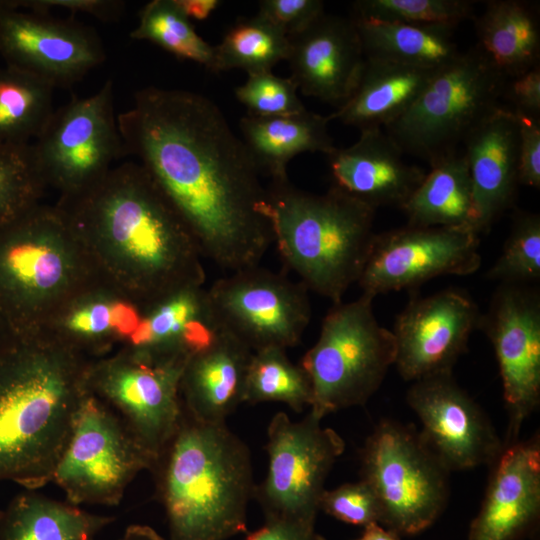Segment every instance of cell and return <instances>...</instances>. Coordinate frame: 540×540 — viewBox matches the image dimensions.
<instances>
[{"instance_id":"83f0119b","label":"cell","mask_w":540,"mask_h":540,"mask_svg":"<svg viewBox=\"0 0 540 540\" xmlns=\"http://www.w3.org/2000/svg\"><path fill=\"white\" fill-rule=\"evenodd\" d=\"M328 116L305 110L298 114L240 120L242 141L260 174L274 181L288 179L291 159L305 152L329 155L336 147L329 134Z\"/></svg>"},{"instance_id":"4fadbf2b","label":"cell","mask_w":540,"mask_h":540,"mask_svg":"<svg viewBox=\"0 0 540 540\" xmlns=\"http://www.w3.org/2000/svg\"><path fill=\"white\" fill-rule=\"evenodd\" d=\"M33 149L46 186L57 190L59 197L80 193L103 178L125 154L112 81L95 94L74 97L54 110Z\"/></svg>"},{"instance_id":"484cf974","label":"cell","mask_w":540,"mask_h":540,"mask_svg":"<svg viewBox=\"0 0 540 540\" xmlns=\"http://www.w3.org/2000/svg\"><path fill=\"white\" fill-rule=\"evenodd\" d=\"M252 350L220 329L212 342L191 356L180 380L182 406L194 418L225 423L244 402Z\"/></svg>"},{"instance_id":"f907efd6","label":"cell","mask_w":540,"mask_h":540,"mask_svg":"<svg viewBox=\"0 0 540 540\" xmlns=\"http://www.w3.org/2000/svg\"><path fill=\"white\" fill-rule=\"evenodd\" d=\"M4 334H5L4 328H3L2 323H1V321H0V338H1Z\"/></svg>"},{"instance_id":"7bdbcfd3","label":"cell","mask_w":540,"mask_h":540,"mask_svg":"<svg viewBox=\"0 0 540 540\" xmlns=\"http://www.w3.org/2000/svg\"><path fill=\"white\" fill-rule=\"evenodd\" d=\"M519 128V184L540 187V118L516 114Z\"/></svg>"},{"instance_id":"b9f144b4","label":"cell","mask_w":540,"mask_h":540,"mask_svg":"<svg viewBox=\"0 0 540 540\" xmlns=\"http://www.w3.org/2000/svg\"><path fill=\"white\" fill-rule=\"evenodd\" d=\"M258 6L257 14L289 38L303 32L325 13L321 0H262Z\"/></svg>"},{"instance_id":"9a60e30c","label":"cell","mask_w":540,"mask_h":540,"mask_svg":"<svg viewBox=\"0 0 540 540\" xmlns=\"http://www.w3.org/2000/svg\"><path fill=\"white\" fill-rule=\"evenodd\" d=\"M479 244V234L468 228L407 224L375 235L357 283L375 298L438 276L470 275L481 266Z\"/></svg>"},{"instance_id":"ba28073f","label":"cell","mask_w":540,"mask_h":540,"mask_svg":"<svg viewBox=\"0 0 540 540\" xmlns=\"http://www.w3.org/2000/svg\"><path fill=\"white\" fill-rule=\"evenodd\" d=\"M506 80L474 47L436 70L409 109L384 131L403 153L431 166L456 153L471 131L500 107Z\"/></svg>"},{"instance_id":"603a6c76","label":"cell","mask_w":540,"mask_h":540,"mask_svg":"<svg viewBox=\"0 0 540 540\" xmlns=\"http://www.w3.org/2000/svg\"><path fill=\"white\" fill-rule=\"evenodd\" d=\"M463 143L472 187L474 228L480 235L488 232L516 196L519 185L516 114L500 106Z\"/></svg>"},{"instance_id":"44dd1931","label":"cell","mask_w":540,"mask_h":540,"mask_svg":"<svg viewBox=\"0 0 540 540\" xmlns=\"http://www.w3.org/2000/svg\"><path fill=\"white\" fill-rule=\"evenodd\" d=\"M289 40L286 61L298 90L328 103H344L355 90L365 64L354 20L324 13Z\"/></svg>"},{"instance_id":"d590c367","label":"cell","mask_w":540,"mask_h":540,"mask_svg":"<svg viewBox=\"0 0 540 540\" xmlns=\"http://www.w3.org/2000/svg\"><path fill=\"white\" fill-rule=\"evenodd\" d=\"M130 37L154 43L179 59L196 62L213 71L215 46L195 31L175 0H153L146 4Z\"/></svg>"},{"instance_id":"30bf717a","label":"cell","mask_w":540,"mask_h":540,"mask_svg":"<svg viewBox=\"0 0 540 540\" xmlns=\"http://www.w3.org/2000/svg\"><path fill=\"white\" fill-rule=\"evenodd\" d=\"M153 465L122 420L89 392L51 482L71 504L115 506L136 475Z\"/></svg>"},{"instance_id":"d6986e66","label":"cell","mask_w":540,"mask_h":540,"mask_svg":"<svg viewBox=\"0 0 540 540\" xmlns=\"http://www.w3.org/2000/svg\"><path fill=\"white\" fill-rule=\"evenodd\" d=\"M479 319L477 305L460 290L446 289L411 299L392 330L399 375L414 382L452 373Z\"/></svg>"},{"instance_id":"7a4b0ae2","label":"cell","mask_w":540,"mask_h":540,"mask_svg":"<svg viewBox=\"0 0 540 540\" xmlns=\"http://www.w3.org/2000/svg\"><path fill=\"white\" fill-rule=\"evenodd\" d=\"M100 278L140 304L203 286V257L188 228L138 162L112 167L55 204Z\"/></svg>"},{"instance_id":"3957f363","label":"cell","mask_w":540,"mask_h":540,"mask_svg":"<svg viewBox=\"0 0 540 540\" xmlns=\"http://www.w3.org/2000/svg\"><path fill=\"white\" fill-rule=\"evenodd\" d=\"M92 360L44 331L0 338V481L27 490L51 482Z\"/></svg>"},{"instance_id":"f546056e","label":"cell","mask_w":540,"mask_h":540,"mask_svg":"<svg viewBox=\"0 0 540 540\" xmlns=\"http://www.w3.org/2000/svg\"><path fill=\"white\" fill-rule=\"evenodd\" d=\"M114 519L26 489L0 509V540H92Z\"/></svg>"},{"instance_id":"74e56055","label":"cell","mask_w":540,"mask_h":540,"mask_svg":"<svg viewBox=\"0 0 540 540\" xmlns=\"http://www.w3.org/2000/svg\"><path fill=\"white\" fill-rule=\"evenodd\" d=\"M469 0H358L354 17L414 25L456 27L473 13Z\"/></svg>"},{"instance_id":"f6af8a7d","label":"cell","mask_w":540,"mask_h":540,"mask_svg":"<svg viewBox=\"0 0 540 540\" xmlns=\"http://www.w3.org/2000/svg\"><path fill=\"white\" fill-rule=\"evenodd\" d=\"M503 96L512 103L515 114L540 118L539 64L506 82Z\"/></svg>"},{"instance_id":"4316f807","label":"cell","mask_w":540,"mask_h":540,"mask_svg":"<svg viewBox=\"0 0 540 540\" xmlns=\"http://www.w3.org/2000/svg\"><path fill=\"white\" fill-rule=\"evenodd\" d=\"M435 71L365 58L355 90L328 118L360 131L385 127L409 109Z\"/></svg>"},{"instance_id":"836d02e7","label":"cell","mask_w":540,"mask_h":540,"mask_svg":"<svg viewBox=\"0 0 540 540\" xmlns=\"http://www.w3.org/2000/svg\"><path fill=\"white\" fill-rule=\"evenodd\" d=\"M290 40L260 15L237 21L215 46L212 72L241 69L248 74L271 71L287 60Z\"/></svg>"},{"instance_id":"1f68e13d","label":"cell","mask_w":540,"mask_h":540,"mask_svg":"<svg viewBox=\"0 0 540 540\" xmlns=\"http://www.w3.org/2000/svg\"><path fill=\"white\" fill-rule=\"evenodd\" d=\"M401 210L408 225L475 231L472 187L464 155L456 152L431 165Z\"/></svg>"},{"instance_id":"e0dca14e","label":"cell","mask_w":540,"mask_h":540,"mask_svg":"<svg viewBox=\"0 0 540 540\" xmlns=\"http://www.w3.org/2000/svg\"><path fill=\"white\" fill-rule=\"evenodd\" d=\"M0 54L7 66L55 87H70L105 60L98 34L88 26L0 1Z\"/></svg>"},{"instance_id":"d4e9b609","label":"cell","mask_w":540,"mask_h":540,"mask_svg":"<svg viewBox=\"0 0 540 540\" xmlns=\"http://www.w3.org/2000/svg\"><path fill=\"white\" fill-rule=\"evenodd\" d=\"M219 330L207 289L191 286L144 306L135 331L122 346L154 358L188 360Z\"/></svg>"},{"instance_id":"2e32d148","label":"cell","mask_w":540,"mask_h":540,"mask_svg":"<svg viewBox=\"0 0 540 540\" xmlns=\"http://www.w3.org/2000/svg\"><path fill=\"white\" fill-rule=\"evenodd\" d=\"M478 326L489 337L499 366L509 415L504 445L540 403V298L520 284H502Z\"/></svg>"},{"instance_id":"d6a6232c","label":"cell","mask_w":540,"mask_h":540,"mask_svg":"<svg viewBox=\"0 0 540 540\" xmlns=\"http://www.w3.org/2000/svg\"><path fill=\"white\" fill-rule=\"evenodd\" d=\"M53 90L29 72L0 69V144L27 145L39 136L54 111Z\"/></svg>"},{"instance_id":"681fc988","label":"cell","mask_w":540,"mask_h":540,"mask_svg":"<svg viewBox=\"0 0 540 540\" xmlns=\"http://www.w3.org/2000/svg\"><path fill=\"white\" fill-rule=\"evenodd\" d=\"M356 540H400V536L379 523H373L363 527Z\"/></svg>"},{"instance_id":"5bb4252c","label":"cell","mask_w":540,"mask_h":540,"mask_svg":"<svg viewBox=\"0 0 540 540\" xmlns=\"http://www.w3.org/2000/svg\"><path fill=\"white\" fill-rule=\"evenodd\" d=\"M207 293L219 328L252 352L298 345L312 316L300 281L259 265L217 279Z\"/></svg>"},{"instance_id":"c3c4849f","label":"cell","mask_w":540,"mask_h":540,"mask_svg":"<svg viewBox=\"0 0 540 540\" xmlns=\"http://www.w3.org/2000/svg\"><path fill=\"white\" fill-rule=\"evenodd\" d=\"M118 540H165L147 525L133 524L127 527Z\"/></svg>"},{"instance_id":"60d3db41","label":"cell","mask_w":540,"mask_h":540,"mask_svg":"<svg viewBox=\"0 0 540 540\" xmlns=\"http://www.w3.org/2000/svg\"><path fill=\"white\" fill-rule=\"evenodd\" d=\"M319 510L342 522L362 527L380 524L381 519L378 499L371 487L361 479L332 490L325 489L320 498Z\"/></svg>"},{"instance_id":"8fae6325","label":"cell","mask_w":540,"mask_h":540,"mask_svg":"<svg viewBox=\"0 0 540 540\" xmlns=\"http://www.w3.org/2000/svg\"><path fill=\"white\" fill-rule=\"evenodd\" d=\"M187 361L122 346L93 359L89 368V392L122 420L154 463L182 415L180 380Z\"/></svg>"},{"instance_id":"ac0fdd59","label":"cell","mask_w":540,"mask_h":540,"mask_svg":"<svg viewBox=\"0 0 540 540\" xmlns=\"http://www.w3.org/2000/svg\"><path fill=\"white\" fill-rule=\"evenodd\" d=\"M406 400L422 438L449 472L493 464L501 454L504 443L488 416L452 373L412 382Z\"/></svg>"},{"instance_id":"52a82bcc","label":"cell","mask_w":540,"mask_h":540,"mask_svg":"<svg viewBox=\"0 0 540 540\" xmlns=\"http://www.w3.org/2000/svg\"><path fill=\"white\" fill-rule=\"evenodd\" d=\"M373 299L362 293L353 301L333 304L316 343L301 360L312 387L310 412L321 420L363 406L394 365V335L375 317Z\"/></svg>"},{"instance_id":"7402d4cb","label":"cell","mask_w":540,"mask_h":540,"mask_svg":"<svg viewBox=\"0 0 540 540\" xmlns=\"http://www.w3.org/2000/svg\"><path fill=\"white\" fill-rule=\"evenodd\" d=\"M349 147L328 157L333 185L373 209H402L426 172L408 164L396 142L382 128L360 131Z\"/></svg>"},{"instance_id":"9c48e42d","label":"cell","mask_w":540,"mask_h":540,"mask_svg":"<svg viewBox=\"0 0 540 540\" xmlns=\"http://www.w3.org/2000/svg\"><path fill=\"white\" fill-rule=\"evenodd\" d=\"M449 471L410 426L384 419L361 450V480L376 495L380 524L401 536L419 534L440 517Z\"/></svg>"},{"instance_id":"f1b7e54d","label":"cell","mask_w":540,"mask_h":540,"mask_svg":"<svg viewBox=\"0 0 540 540\" xmlns=\"http://www.w3.org/2000/svg\"><path fill=\"white\" fill-rule=\"evenodd\" d=\"M477 48L506 78L538 65L540 28L537 12L528 2L493 0L476 19Z\"/></svg>"},{"instance_id":"7c38bea8","label":"cell","mask_w":540,"mask_h":540,"mask_svg":"<svg viewBox=\"0 0 540 540\" xmlns=\"http://www.w3.org/2000/svg\"><path fill=\"white\" fill-rule=\"evenodd\" d=\"M320 422L311 412L296 422L284 412L272 417L267 474L253 492L265 520L314 525L326 478L345 449L342 437Z\"/></svg>"},{"instance_id":"ee69618b","label":"cell","mask_w":540,"mask_h":540,"mask_svg":"<svg viewBox=\"0 0 540 540\" xmlns=\"http://www.w3.org/2000/svg\"><path fill=\"white\" fill-rule=\"evenodd\" d=\"M7 2L16 8L34 12L49 13L54 9H63L73 13L81 12L90 14L102 21L118 19L123 10L124 3L121 1L106 0H29Z\"/></svg>"},{"instance_id":"5b68a950","label":"cell","mask_w":540,"mask_h":540,"mask_svg":"<svg viewBox=\"0 0 540 540\" xmlns=\"http://www.w3.org/2000/svg\"><path fill=\"white\" fill-rule=\"evenodd\" d=\"M266 190L284 266L309 291L341 302L369 255L376 210L334 186L315 194L286 179L270 182Z\"/></svg>"},{"instance_id":"7dc6e473","label":"cell","mask_w":540,"mask_h":540,"mask_svg":"<svg viewBox=\"0 0 540 540\" xmlns=\"http://www.w3.org/2000/svg\"><path fill=\"white\" fill-rule=\"evenodd\" d=\"M175 2L190 20L207 19L221 4L218 0H175Z\"/></svg>"},{"instance_id":"cb8c5ba5","label":"cell","mask_w":540,"mask_h":540,"mask_svg":"<svg viewBox=\"0 0 540 540\" xmlns=\"http://www.w3.org/2000/svg\"><path fill=\"white\" fill-rule=\"evenodd\" d=\"M143 307L100 281L66 302L42 331L90 359L121 347L135 331Z\"/></svg>"},{"instance_id":"8d00e7d4","label":"cell","mask_w":540,"mask_h":540,"mask_svg":"<svg viewBox=\"0 0 540 540\" xmlns=\"http://www.w3.org/2000/svg\"><path fill=\"white\" fill-rule=\"evenodd\" d=\"M47 188L33 144H0V226L40 204Z\"/></svg>"},{"instance_id":"f35d334b","label":"cell","mask_w":540,"mask_h":540,"mask_svg":"<svg viewBox=\"0 0 540 540\" xmlns=\"http://www.w3.org/2000/svg\"><path fill=\"white\" fill-rule=\"evenodd\" d=\"M502 284H522L540 278V217L521 213L513 224L503 251L487 273Z\"/></svg>"},{"instance_id":"277c9868","label":"cell","mask_w":540,"mask_h":540,"mask_svg":"<svg viewBox=\"0 0 540 540\" xmlns=\"http://www.w3.org/2000/svg\"><path fill=\"white\" fill-rule=\"evenodd\" d=\"M151 472L169 540H226L246 531L255 487L251 457L225 423L203 422L182 406Z\"/></svg>"},{"instance_id":"e575fe53","label":"cell","mask_w":540,"mask_h":540,"mask_svg":"<svg viewBox=\"0 0 540 540\" xmlns=\"http://www.w3.org/2000/svg\"><path fill=\"white\" fill-rule=\"evenodd\" d=\"M244 402H282L301 412L312 403L311 383L302 366L290 361L285 349H261L252 353L249 362Z\"/></svg>"},{"instance_id":"4dcf8cb0","label":"cell","mask_w":540,"mask_h":540,"mask_svg":"<svg viewBox=\"0 0 540 540\" xmlns=\"http://www.w3.org/2000/svg\"><path fill=\"white\" fill-rule=\"evenodd\" d=\"M352 19L365 58L437 70L461 54L453 39L456 27Z\"/></svg>"},{"instance_id":"bcb514c9","label":"cell","mask_w":540,"mask_h":540,"mask_svg":"<svg viewBox=\"0 0 540 540\" xmlns=\"http://www.w3.org/2000/svg\"><path fill=\"white\" fill-rule=\"evenodd\" d=\"M245 540H326L313 524L286 520H265L263 526Z\"/></svg>"},{"instance_id":"6da1fadb","label":"cell","mask_w":540,"mask_h":540,"mask_svg":"<svg viewBox=\"0 0 540 540\" xmlns=\"http://www.w3.org/2000/svg\"><path fill=\"white\" fill-rule=\"evenodd\" d=\"M117 124L125 154L153 179L203 259L230 273L259 265L274 243L267 190L213 101L151 86L136 92Z\"/></svg>"},{"instance_id":"ffe728a7","label":"cell","mask_w":540,"mask_h":540,"mask_svg":"<svg viewBox=\"0 0 540 540\" xmlns=\"http://www.w3.org/2000/svg\"><path fill=\"white\" fill-rule=\"evenodd\" d=\"M539 519L540 441L534 436L504 445L468 540H529Z\"/></svg>"},{"instance_id":"8992f818","label":"cell","mask_w":540,"mask_h":540,"mask_svg":"<svg viewBox=\"0 0 540 540\" xmlns=\"http://www.w3.org/2000/svg\"><path fill=\"white\" fill-rule=\"evenodd\" d=\"M103 281L56 205L0 226V321L5 334L42 331L71 298Z\"/></svg>"},{"instance_id":"ab89813d","label":"cell","mask_w":540,"mask_h":540,"mask_svg":"<svg viewBox=\"0 0 540 540\" xmlns=\"http://www.w3.org/2000/svg\"><path fill=\"white\" fill-rule=\"evenodd\" d=\"M297 91L291 77H280L272 71H265L248 74L245 83L235 89V96L248 109V115L271 117L307 110Z\"/></svg>"}]
</instances>
